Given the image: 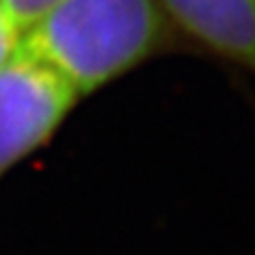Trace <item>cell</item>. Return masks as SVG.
Instances as JSON below:
<instances>
[{
    "label": "cell",
    "instance_id": "cell-4",
    "mask_svg": "<svg viewBox=\"0 0 255 255\" xmlns=\"http://www.w3.org/2000/svg\"><path fill=\"white\" fill-rule=\"evenodd\" d=\"M6 11L11 13L13 21L17 23V28L23 32L30 23H34L41 15L51 9L58 0H2Z\"/></svg>",
    "mask_w": 255,
    "mask_h": 255
},
{
    "label": "cell",
    "instance_id": "cell-1",
    "mask_svg": "<svg viewBox=\"0 0 255 255\" xmlns=\"http://www.w3.org/2000/svg\"><path fill=\"white\" fill-rule=\"evenodd\" d=\"M159 0H58L21 32L19 45L87 96L168 45Z\"/></svg>",
    "mask_w": 255,
    "mask_h": 255
},
{
    "label": "cell",
    "instance_id": "cell-3",
    "mask_svg": "<svg viewBox=\"0 0 255 255\" xmlns=\"http://www.w3.org/2000/svg\"><path fill=\"white\" fill-rule=\"evenodd\" d=\"M166 15L209 51L255 75V0H159Z\"/></svg>",
    "mask_w": 255,
    "mask_h": 255
},
{
    "label": "cell",
    "instance_id": "cell-2",
    "mask_svg": "<svg viewBox=\"0 0 255 255\" xmlns=\"http://www.w3.org/2000/svg\"><path fill=\"white\" fill-rule=\"evenodd\" d=\"M79 98L66 77L26 47L0 62V177L49 142Z\"/></svg>",
    "mask_w": 255,
    "mask_h": 255
},
{
    "label": "cell",
    "instance_id": "cell-5",
    "mask_svg": "<svg viewBox=\"0 0 255 255\" xmlns=\"http://www.w3.org/2000/svg\"><path fill=\"white\" fill-rule=\"evenodd\" d=\"M19 38H21V30L17 28V23L13 21L11 13L6 11L4 2L0 0V62H4L17 49Z\"/></svg>",
    "mask_w": 255,
    "mask_h": 255
}]
</instances>
